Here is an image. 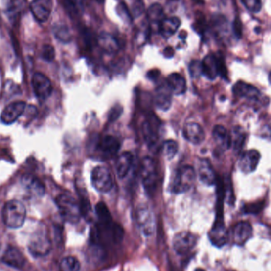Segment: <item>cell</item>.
<instances>
[{
	"label": "cell",
	"instance_id": "6da1fadb",
	"mask_svg": "<svg viewBox=\"0 0 271 271\" xmlns=\"http://www.w3.org/2000/svg\"><path fill=\"white\" fill-rule=\"evenodd\" d=\"M27 211L24 205L17 200L5 204L2 209V221L10 229H18L24 224Z\"/></svg>",
	"mask_w": 271,
	"mask_h": 271
},
{
	"label": "cell",
	"instance_id": "7a4b0ae2",
	"mask_svg": "<svg viewBox=\"0 0 271 271\" xmlns=\"http://www.w3.org/2000/svg\"><path fill=\"white\" fill-rule=\"evenodd\" d=\"M56 204L63 219L70 224H77L81 217L79 203L69 194H62L57 196Z\"/></svg>",
	"mask_w": 271,
	"mask_h": 271
},
{
	"label": "cell",
	"instance_id": "3957f363",
	"mask_svg": "<svg viewBox=\"0 0 271 271\" xmlns=\"http://www.w3.org/2000/svg\"><path fill=\"white\" fill-rule=\"evenodd\" d=\"M202 75L210 80H214L218 76L227 78V68L225 59L221 55H207L201 61Z\"/></svg>",
	"mask_w": 271,
	"mask_h": 271
},
{
	"label": "cell",
	"instance_id": "277c9868",
	"mask_svg": "<svg viewBox=\"0 0 271 271\" xmlns=\"http://www.w3.org/2000/svg\"><path fill=\"white\" fill-rule=\"evenodd\" d=\"M195 179L196 172L192 166L185 165L181 167L177 171L176 175L174 177L171 191L176 194L185 193L194 185Z\"/></svg>",
	"mask_w": 271,
	"mask_h": 271
},
{
	"label": "cell",
	"instance_id": "5b68a950",
	"mask_svg": "<svg viewBox=\"0 0 271 271\" xmlns=\"http://www.w3.org/2000/svg\"><path fill=\"white\" fill-rule=\"evenodd\" d=\"M28 249L35 257H44L50 252L52 242L44 229H39L34 232L29 241Z\"/></svg>",
	"mask_w": 271,
	"mask_h": 271
},
{
	"label": "cell",
	"instance_id": "8992f818",
	"mask_svg": "<svg viewBox=\"0 0 271 271\" xmlns=\"http://www.w3.org/2000/svg\"><path fill=\"white\" fill-rule=\"evenodd\" d=\"M141 177L146 193L154 194L158 185V173L155 162L150 157H145L141 163Z\"/></svg>",
	"mask_w": 271,
	"mask_h": 271
},
{
	"label": "cell",
	"instance_id": "52a82bcc",
	"mask_svg": "<svg viewBox=\"0 0 271 271\" xmlns=\"http://www.w3.org/2000/svg\"><path fill=\"white\" fill-rule=\"evenodd\" d=\"M91 179L94 188L100 193H108L113 188V179L107 167H95L91 172Z\"/></svg>",
	"mask_w": 271,
	"mask_h": 271
},
{
	"label": "cell",
	"instance_id": "ba28073f",
	"mask_svg": "<svg viewBox=\"0 0 271 271\" xmlns=\"http://www.w3.org/2000/svg\"><path fill=\"white\" fill-rule=\"evenodd\" d=\"M161 125V120L154 113L149 114L146 120H144L142 124V133L144 140L150 149L155 147L158 143Z\"/></svg>",
	"mask_w": 271,
	"mask_h": 271
},
{
	"label": "cell",
	"instance_id": "9c48e42d",
	"mask_svg": "<svg viewBox=\"0 0 271 271\" xmlns=\"http://www.w3.org/2000/svg\"><path fill=\"white\" fill-rule=\"evenodd\" d=\"M136 221L138 229L145 236L150 237L155 232V220L150 208L146 205H140L136 212Z\"/></svg>",
	"mask_w": 271,
	"mask_h": 271
},
{
	"label": "cell",
	"instance_id": "30bf717a",
	"mask_svg": "<svg viewBox=\"0 0 271 271\" xmlns=\"http://www.w3.org/2000/svg\"><path fill=\"white\" fill-rule=\"evenodd\" d=\"M197 237L190 232H181L173 239V247L178 255H186L194 249L197 244Z\"/></svg>",
	"mask_w": 271,
	"mask_h": 271
},
{
	"label": "cell",
	"instance_id": "8fae6325",
	"mask_svg": "<svg viewBox=\"0 0 271 271\" xmlns=\"http://www.w3.org/2000/svg\"><path fill=\"white\" fill-rule=\"evenodd\" d=\"M120 142L117 137L107 135L96 141L95 149L103 159L113 158L120 151Z\"/></svg>",
	"mask_w": 271,
	"mask_h": 271
},
{
	"label": "cell",
	"instance_id": "7c38bea8",
	"mask_svg": "<svg viewBox=\"0 0 271 271\" xmlns=\"http://www.w3.org/2000/svg\"><path fill=\"white\" fill-rule=\"evenodd\" d=\"M32 87L38 99L45 100L50 96L53 86L49 78L41 73H36L32 77Z\"/></svg>",
	"mask_w": 271,
	"mask_h": 271
},
{
	"label": "cell",
	"instance_id": "4fadbf2b",
	"mask_svg": "<svg viewBox=\"0 0 271 271\" xmlns=\"http://www.w3.org/2000/svg\"><path fill=\"white\" fill-rule=\"evenodd\" d=\"M27 104L24 101H16L5 107L0 116L4 125H12L24 113Z\"/></svg>",
	"mask_w": 271,
	"mask_h": 271
},
{
	"label": "cell",
	"instance_id": "5bb4252c",
	"mask_svg": "<svg viewBox=\"0 0 271 271\" xmlns=\"http://www.w3.org/2000/svg\"><path fill=\"white\" fill-rule=\"evenodd\" d=\"M35 20L39 22H46L53 10L52 0H33L30 6Z\"/></svg>",
	"mask_w": 271,
	"mask_h": 271
},
{
	"label": "cell",
	"instance_id": "9a60e30c",
	"mask_svg": "<svg viewBox=\"0 0 271 271\" xmlns=\"http://www.w3.org/2000/svg\"><path fill=\"white\" fill-rule=\"evenodd\" d=\"M260 157V153L255 149L244 152L239 158V167L240 171L244 174L254 172L259 165Z\"/></svg>",
	"mask_w": 271,
	"mask_h": 271
},
{
	"label": "cell",
	"instance_id": "2e32d148",
	"mask_svg": "<svg viewBox=\"0 0 271 271\" xmlns=\"http://www.w3.org/2000/svg\"><path fill=\"white\" fill-rule=\"evenodd\" d=\"M253 235V229L247 221H241L233 228V242L237 246L242 247L247 243Z\"/></svg>",
	"mask_w": 271,
	"mask_h": 271
},
{
	"label": "cell",
	"instance_id": "e0dca14e",
	"mask_svg": "<svg viewBox=\"0 0 271 271\" xmlns=\"http://www.w3.org/2000/svg\"><path fill=\"white\" fill-rule=\"evenodd\" d=\"M173 93L166 84V82L159 85L156 88L154 94V103L161 111H168L172 104Z\"/></svg>",
	"mask_w": 271,
	"mask_h": 271
},
{
	"label": "cell",
	"instance_id": "ac0fdd59",
	"mask_svg": "<svg viewBox=\"0 0 271 271\" xmlns=\"http://www.w3.org/2000/svg\"><path fill=\"white\" fill-rule=\"evenodd\" d=\"M233 93L235 96L244 98L253 102H258L261 98V93L255 86L243 81H239L233 86Z\"/></svg>",
	"mask_w": 271,
	"mask_h": 271
},
{
	"label": "cell",
	"instance_id": "d6986e66",
	"mask_svg": "<svg viewBox=\"0 0 271 271\" xmlns=\"http://www.w3.org/2000/svg\"><path fill=\"white\" fill-rule=\"evenodd\" d=\"M209 239L215 247L219 248L224 247L228 239V234L227 229L225 228V223L215 221L213 227L209 232Z\"/></svg>",
	"mask_w": 271,
	"mask_h": 271
},
{
	"label": "cell",
	"instance_id": "ffe728a7",
	"mask_svg": "<svg viewBox=\"0 0 271 271\" xmlns=\"http://www.w3.org/2000/svg\"><path fill=\"white\" fill-rule=\"evenodd\" d=\"M2 261L16 269H22L27 263V259L22 251L14 247H9L2 256Z\"/></svg>",
	"mask_w": 271,
	"mask_h": 271
},
{
	"label": "cell",
	"instance_id": "44dd1931",
	"mask_svg": "<svg viewBox=\"0 0 271 271\" xmlns=\"http://www.w3.org/2000/svg\"><path fill=\"white\" fill-rule=\"evenodd\" d=\"M183 136L188 142L193 145H200L205 138V133L202 127L197 123H188L183 129Z\"/></svg>",
	"mask_w": 271,
	"mask_h": 271
},
{
	"label": "cell",
	"instance_id": "7402d4cb",
	"mask_svg": "<svg viewBox=\"0 0 271 271\" xmlns=\"http://www.w3.org/2000/svg\"><path fill=\"white\" fill-rule=\"evenodd\" d=\"M95 213L97 216L99 224L97 227L100 231H109L114 225L109 209L105 203L99 202L95 206Z\"/></svg>",
	"mask_w": 271,
	"mask_h": 271
},
{
	"label": "cell",
	"instance_id": "603a6c76",
	"mask_svg": "<svg viewBox=\"0 0 271 271\" xmlns=\"http://www.w3.org/2000/svg\"><path fill=\"white\" fill-rule=\"evenodd\" d=\"M199 179L205 185L213 186L217 183V176L209 159H202L198 167Z\"/></svg>",
	"mask_w": 271,
	"mask_h": 271
},
{
	"label": "cell",
	"instance_id": "cb8c5ba5",
	"mask_svg": "<svg viewBox=\"0 0 271 271\" xmlns=\"http://www.w3.org/2000/svg\"><path fill=\"white\" fill-rule=\"evenodd\" d=\"M166 82L174 95H183L186 91V81L179 73H174L169 75Z\"/></svg>",
	"mask_w": 271,
	"mask_h": 271
},
{
	"label": "cell",
	"instance_id": "d4e9b609",
	"mask_svg": "<svg viewBox=\"0 0 271 271\" xmlns=\"http://www.w3.org/2000/svg\"><path fill=\"white\" fill-rule=\"evenodd\" d=\"M133 155L130 152H124L118 157L116 163V174L120 179H124L132 168Z\"/></svg>",
	"mask_w": 271,
	"mask_h": 271
},
{
	"label": "cell",
	"instance_id": "484cf974",
	"mask_svg": "<svg viewBox=\"0 0 271 271\" xmlns=\"http://www.w3.org/2000/svg\"><path fill=\"white\" fill-rule=\"evenodd\" d=\"M181 20L178 17L164 18L158 26V31L165 39L172 37L181 26Z\"/></svg>",
	"mask_w": 271,
	"mask_h": 271
},
{
	"label": "cell",
	"instance_id": "4316f807",
	"mask_svg": "<svg viewBox=\"0 0 271 271\" xmlns=\"http://www.w3.org/2000/svg\"><path fill=\"white\" fill-rule=\"evenodd\" d=\"M97 43L99 46L108 54H114L120 49V44L116 38L108 33L100 34L98 37Z\"/></svg>",
	"mask_w": 271,
	"mask_h": 271
},
{
	"label": "cell",
	"instance_id": "83f0119b",
	"mask_svg": "<svg viewBox=\"0 0 271 271\" xmlns=\"http://www.w3.org/2000/svg\"><path fill=\"white\" fill-rule=\"evenodd\" d=\"M213 137L217 146L222 150L228 149L231 146L230 133L223 125H216L213 128Z\"/></svg>",
	"mask_w": 271,
	"mask_h": 271
},
{
	"label": "cell",
	"instance_id": "f1b7e54d",
	"mask_svg": "<svg viewBox=\"0 0 271 271\" xmlns=\"http://www.w3.org/2000/svg\"><path fill=\"white\" fill-rule=\"evenodd\" d=\"M22 184L30 193L36 195L38 197L43 196L45 194L44 186L35 176L25 175L22 178Z\"/></svg>",
	"mask_w": 271,
	"mask_h": 271
},
{
	"label": "cell",
	"instance_id": "f546056e",
	"mask_svg": "<svg viewBox=\"0 0 271 271\" xmlns=\"http://www.w3.org/2000/svg\"><path fill=\"white\" fill-rule=\"evenodd\" d=\"M246 133L244 129L240 126H235L233 129L232 132L230 133V141H231V146L236 153H239L243 146H244L245 141H246Z\"/></svg>",
	"mask_w": 271,
	"mask_h": 271
},
{
	"label": "cell",
	"instance_id": "4dcf8cb0",
	"mask_svg": "<svg viewBox=\"0 0 271 271\" xmlns=\"http://www.w3.org/2000/svg\"><path fill=\"white\" fill-rule=\"evenodd\" d=\"M148 21L151 26H159L162 21L164 19V11L159 3H154L150 6L147 11Z\"/></svg>",
	"mask_w": 271,
	"mask_h": 271
},
{
	"label": "cell",
	"instance_id": "1f68e13d",
	"mask_svg": "<svg viewBox=\"0 0 271 271\" xmlns=\"http://www.w3.org/2000/svg\"><path fill=\"white\" fill-rule=\"evenodd\" d=\"M81 263L79 260L73 256H68L61 260L59 271H79Z\"/></svg>",
	"mask_w": 271,
	"mask_h": 271
},
{
	"label": "cell",
	"instance_id": "d6a6232c",
	"mask_svg": "<svg viewBox=\"0 0 271 271\" xmlns=\"http://www.w3.org/2000/svg\"><path fill=\"white\" fill-rule=\"evenodd\" d=\"M53 33H54L56 39L60 40L61 42L67 44V43L71 41V32L65 25H58V26H55V28L53 29Z\"/></svg>",
	"mask_w": 271,
	"mask_h": 271
},
{
	"label": "cell",
	"instance_id": "836d02e7",
	"mask_svg": "<svg viewBox=\"0 0 271 271\" xmlns=\"http://www.w3.org/2000/svg\"><path fill=\"white\" fill-rule=\"evenodd\" d=\"M125 4L128 6L132 18L139 17L144 11V2L142 0H126Z\"/></svg>",
	"mask_w": 271,
	"mask_h": 271
},
{
	"label": "cell",
	"instance_id": "e575fe53",
	"mask_svg": "<svg viewBox=\"0 0 271 271\" xmlns=\"http://www.w3.org/2000/svg\"><path fill=\"white\" fill-rule=\"evenodd\" d=\"M162 151L165 157L168 160L174 159L178 152V144L177 141L174 140H167L163 143L162 145Z\"/></svg>",
	"mask_w": 271,
	"mask_h": 271
},
{
	"label": "cell",
	"instance_id": "d590c367",
	"mask_svg": "<svg viewBox=\"0 0 271 271\" xmlns=\"http://www.w3.org/2000/svg\"><path fill=\"white\" fill-rule=\"evenodd\" d=\"M80 209H81V217H83L86 221H90L92 219V210H91V203L85 195H82L80 199Z\"/></svg>",
	"mask_w": 271,
	"mask_h": 271
},
{
	"label": "cell",
	"instance_id": "8d00e7d4",
	"mask_svg": "<svg viewBox=\"0 0 271 271\" xmlns=\"http://www.w3.org/2000/svg\"><path fill=\"white\" fill-rule=\"evenodd\" d=\"M116 12H117L118 15L120 16L122 20H124V22L126 23L130 24L131 22H132L133 18H132V14L128 10V6L125 4V2H120L116 6Z\"/></svg>",
	"mask_w": 271,
	"mask_h": 271
},
{
	"label": "cell",
	"instance_id": "74e56055",
	"mask_svg": "<svg viewBox=\"0 0 271 271\" xmlns=\"http://www.w3.org/2000/svg\"><path fill=\"white\" fill-rule=\"evenodd\" d=\"M263 207H264V202L258 201V202L245 205L243 208V211L246 214H258L263 210Z\"/></svg>",
	"mask_w": 271,
	"mask_h": 271
},
{
	"label": "cell",
	"instance_id": "f35d334b",
	"mask_svg": "<svg viewBox=\"0 0 271 271\" xmlns=\"http://www.w3.org/2000/svg\"><path fill=\"white\" fill-rule=\"evenodd\" d=\"M241 2L250 12L257 14L261 10V0H241Z\"/></svg>",
	"mask_w": 271,
	"mask_h": 271
},
{
	"label": "cell",
	"instance_id": "ab89813d",
	"mask_svg": "<svg viewBox=\"0 0 271 271\" xmlns=\"http://www.w3.org/2000/svg\"><path fill=\"white\" fill-rule=\"evenodd\" d=\"M188 71L192 78H199L202 75V65L200 60H192L188 65Z\"/></svg>",
	"mask_w": 271,
	"mask_h": 271
},
{
	"label": "cell",
	"instance_id": "60d3db41",
	"mask_svg": "<svg viewBox=\"0 0 271 271\" xmlns=\"http://www.w3.org/2000/svg\"><path fill=\"white\" fill-rule=\"evenodd\" d=\"M42 58L47 61V62H52L55 59V49L53 46H51L49 44H45L43 46L42 49Z\"/></svg>",
	"mask_w": 271,
	"mask_h": 271
},
{
	"label": "cell",
	"instance_id": "b9f144b4",
	"mask_svg": "<svg viewBox=\"0 0 271 271\" xmlns=\"http://www.w3.org/2000/svg\"><path fill=\"white\" fill-rule=\"evenodd\" d=\"M123 107L120 106V104H116V106H114L110 111L109 115H108V120L110 122H114L116 120L120 118V116H121L123 114Z\"/></svg>",
	"mask_w": 271,
	"mask_h": 271
},
{
	"label": "cell",
	"instance_id": "7bdbcfd3",
	"mask_svg": "<svg viewBox=\"0 0 271 271\" xmlns=\"http://www.w3.org/2000/svg\"><path fill=\"white\" fill-rule=\"evenodd\" d=\"M66 4L71 12L78 14L82 10L81 0H65Z\"/></svg>",
	"mask_w": 271,
	"mask_h": 271
},
{
	"label": "cell",
	"instance_id": "ee69618b",
	"mask_svg": "<svg viewBox=\"0 0 271 271\" xmlns=\"http://www.w3.org/2000/svg\"><path fill=\"white\" fill-rule=\"evenodd\" d=\"M232 25V30L234 35H235L237 39H240L241 36H242V33H243V24H242V22H241L239 18H236L234 22H233Z\"/></svg>",
	"mask_w": 271,
	"mask_h": 271
},
{
	"label": "cell",
	"instance_id": "f6af8a7d",
	"mask_svg": "<svg viewBox=\"0 0 271 271\" xmlns=\"http://www.w3.org/2000/svg\"><path fill=\"white\" fill-rule=\"evenodd\" d=\"M159 76H160V71L158 69H153L149 71L147 73V78L150 80H157Z\"/></svg>",
	"mask_w": 271,
	"mask_h": 271
},
{
	"label": "cell",
	"instance_id": "bcb514c9",
	"mask_svg": "<svg viewBox=\"0 0 271 271\" xmlns=\"http://www.w3.org/2000/svg\"><path fill=\"white\" fill-rule=\"evenodd\" d=\"M163 55H164L166 58H172L174 56V49L172 47L168 46L164 48L163 50Z\"/></svg>",
	"mask_w": 271,
	"mask_h": 271
},
{
	"label": "cell",
	"instance_id": "7dc6e473",
	"mask_svg": "<svg viewBox=\"0 0 271 271\" xmlns=\"http://www.w3.org/2000/svg\"><path fill=\"white\" fill-rule=\"evenodd\" d=\"M194 271H205L204 269H201V268H197V269L195 270Z\"/></svg>",
	"mask_w": 271,
	"mask_h": 271
}]
</instances>
